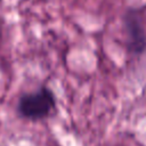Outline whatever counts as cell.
<instances>
[{"label":"cell","mask_w":146,"mask_h":146,"mask_svg":"<svg viewBox=\"0 0 146 146\" xmlns=\"http://www.w3.org/2000/svg\"><path fill=\"white\" fill-rule=\"evenodd\" d=\"M125 30L128 35V47L133 54H141L146 48V34L139 17L135 10H130L125 15Z\"/></svg>","instance_id":"7a4b0ae2"},{"label":"cell","mask_w":146,"mask_h":146,"mask_svg":"<svg viewBox=\"0 0 146 146\" xmlns=\"http://www.w3.org/2000/svg\"><path fill=\"white\" fill-rule=\"evenodd\" d=\"M54 95L47 88H42L36 92L24 95L18 105L19 113L32 120L46 117L54 108Z\"/></svg>","instance_id":"6da1fadb"}]
</instances>
